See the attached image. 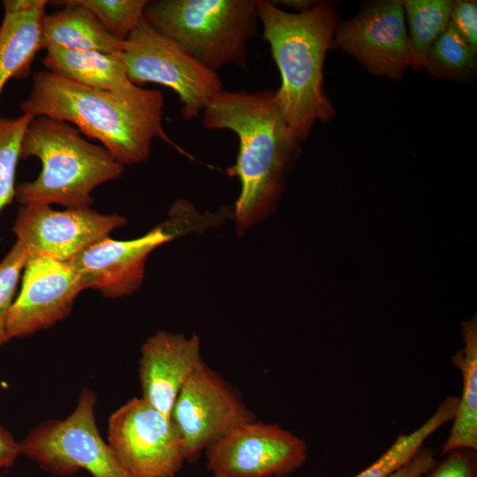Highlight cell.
Instances as JSON below:
<instances>
[{
    "mask_svg": "<svg viewBox=\"0 0 477 477\" xmlns=\"http://www.w3.org/2000/svg\"><path fill=\"white\" fill-rule=\"evenodd\" d=\"M201 116L205 129L229 130L238 137L231 173L241 189L233 216L238 231L245 232L272 210L301 141L286 123L277 89H222Z\"/></svg>",
    "mask_w": 477,
    "mask_h": 477,
    "instance_id": "obj_1",
    "label": "cell"
},
{
    "mask_svg": "<svg viewBox=\"0 0 477 477\" xmlns=\"http://www.w3.org/2000/svg\"><path fill=\"white\" fill-rule=\"evenodd\" d=\"M163 107L159 90L138 86L123 92L103 90L48 70L33 74L28 96L20 104L23 114L75 125L124 167L147 161L156 138L173 144L163 128Z\"/></svg>",
    "mask_w": 477,
    "mask_h": 477,
    "instance_id": "obj_2",
    "label": "cell"
},
{
    "mask_svg": "<svg viewBox=\"0 0 477 477\" xmlns=\"http://www.w3.org/2000/svg\"><path fill=\"white\" fill-rule=\"evenodd\" d=\"M257 12L281 75L277 93L286 123L303 141L316 122L335 114L324 89L323 64L337 30V11L328 1L288 12L272 1L257 0Z\"/></svg>",
    "mask_w": 477,
    "mask_h": 477,
    "instance_id": "obj_3",
    "label": "cell"
},
{
    "mask_svg": "<svg viewBox=\"0 0 477 477\" xmlns=\"http://www.w3.org/2000/svg\"><path fill=\"white\" fill-rule=\"evenodd\" d=\"M42 163L38 177L16 186L15 199L22 206L59 204L67 208H90L92 192L118 178L125 167L102 146L88 142L69 123L40 116L24 133L20 158Z\"/></svg>",
    "mask_w": 477,
    "mask_h": 477,
    "instance_id": "obj_4",
    "label": "cell"
},
{
    "mask_svg": "<svg viewBox=\"0 0 477 477\" xmlns=\"http://www.w3.org/2000/svg\"><path fill=\"white\" fill-rule=\"evenodd\" d=\"M144 19L217 72L248 67V42L257 34V0L148 1Z\"/></svg>",
    "mask_w": 477,
    "mask_h": 477,
    "instance_id": "obj_5",
    "label": "cell"
},
{
    "mask_svg": "<svg viewBox=\"0 0 477 477\" xmlns=\"http://www.w3.org/2000/svg\"><path fill=\"white\" fill-rule=\"evenodd\" d=\"M216 224L215 213L201 214L189 201L177 200L170 208L169 217L142 237L116 240L107 236L68 262L85 289L97 290L111 299L128 296L141 286L147 259L152 251L176 238Z\"/></svg>",
    "mask_w": 477,
    "mask_h": 477,
    "instance_id": "obj_6",
    "label": "cell"
},
{
    "mask_svg": "<svg viewBox=\"0 0 477 477\" xmlns=\"http://www.w3.org/2000/svg\"><path fill=\"white\" fill-rule=\"evenodd\" d=\"M96 394L85 388L74 410L63 420L42 422L19 442L21 455L57 476L83 469L93 477H132L99 432Z\"/></svg>",
    "mask_w": 477,
    "mask_h": 477,
    "instance_id": "obj_7",
    "label": "cell"
},
{
    "mask_svg": "<svg viewBox=\"0 0 477 477\" xmlns=\"http://www.w3.org/2000/svg\"><path fill=\"white\" fill-rule=\"evenodd\" d=\"M129 80L135 86L155 83L178 96L185 120L199 117L223 88L218 73L143 19L124 42L121 51Z\"/></svg>",
    "mask_w": 477,
    "mask_h": 477,
    "instance_id": "obj_8",
    "label": "cell"
},
{
    "mask_svg": "<svg viewBox=\"0 0 477 477\" xmlns=\"http://www.w3.org/2000/svg\"><path fill=\"white\" fill-rule=\"evenodd\" d=\"M107 443L132 477H174L186 462L171 418L142 398L128 400L110 415Z\"/></svg>",
    "mask_w": 477,
    "mask_h": 477,
    "instance_id": "obj_9",
    "label": "cell"
},
{
    "mask_svg": "<svg viewBox=\"0 0 477 477\" xmlns=\"http://www.w3.org/2000/svg\"><path fill=\"white\" fill-rule=\"evenodd\" d=\"M170 418L188 462L197 460L233 429L255 420L238 391L205 361L181 389Z\"/></svg>",
    "mask_w": 477,
    "mask_h": 477,
    "instance_id": "obj_10",
    "label": "cell"
},
{
    "mask_svg": "<svg viewBox=\"0 0 477 477\" xmlns=\"http://www.w3.org/2000/svg\"><path fill=\"white\" fill-rule=\"evenodd\" d=\"M205 452L213 477H287L304 466L308 449L303 439L280 425L254 420Z\"/></svg>",
    "mask_w": 477,
    "mask_h": 477,
    "instance_id": "obj_11",
    "label": "cell"
},
{
    "mask_svg": "<svg viewBox=\"0 0 477 477\" xmlns=\"http://www.w3.org/2000/svg\"><path fill=\"white\" fill-rule=\"evenodd\" d=\"M125 223L122 216L103 215L90 208L58 211L40 204L22 206L12 231L28 257L41 255L68 261Z\"/></svg>",
    "mask_w": 477,
    "mask_h": 477,
    "instance_id": "obj_12",
    "label": "cell"
},
{
    "mask_svg": "<svg viewBox=\"0 0 477 477\" xmlns=\"http://www.w3.org/2000/svg\"><path fill=\"white\" fill-rule=\"evenodd\" d=\"M334 42L375 75L398 80L415 70L402 1L369 4L336 30Z\"/></svg>",
    "mask_w": 477,
    "mask_h": 477,
    "instance_id": "obj_13",
    "label": "cell"
},
{
    "mask_svg": "<svg viewBox=\"0 0 477 477\" xmlns=\"http://www.w3.org/2000/svg\"><path fill=\"white\" fill-rule=\"evenodd\" d=\"M20 280L7 317L10 339L28 337L66 318L85 289L68 261L41 255L27 258Z\"/></svg>",
    "mask_w": 477,
    "mask_h": 477,
    "instance_id": "obj_14",
    "label": "cell"
},
{
    "mask_svg": "<svg viewBox=\"0 0 477 477\" xmlns=\"http://www.w3.org/2000/svg\"><path fill=\"white\" fill-rule=\"evenodd\" d=\"M203 361L196 334L186 337L158 330L140 348V398L170 417L181 389Z\"/></svg>",
    "mask_w": 477,
    "mask_h": 477,
    "instance_id": "obj_15",
    "label": "cell"
},
{
    "mask_svg": "<svg viewBox=\"0 0 477 477\" xmlns=\"http://www.w3.org/2000/svg\"><path fill=\"white\" fill-rule=\"evenodd\" d=\"M46 0H5L0 25V94L11 78H26L42 49Z\"/></svg>",
    "mask_w": 477,
    "mask_h": 477,
    "instance_id": "obj_16",
    "label": "cell"
},
{
    "mask_svg": "<svg viewBox=\"0 0 477 477\" xmlns=\"http://www.w3.org/2000/svg\"><path fill=\"white\" fill-rule=\"evenodd\" d=\"M51 3L63 8L45 14L42 26V49L107 53L123 50L124 42L110 34L92 12L75 0Z\"/></svg>",
    "mask_w": 477,
    "mask_h": 477,
    "instance_id": "obj_17",
    "label": "cell"
},
{
    "mask_svg": "<svg viewBox=\"0 0 477 477\" xmlns=\"http://www.w3.org/2000/svg\"><path fill=\"white\" fill-rule=\"evenodd\" d=\"M42 63L48 71L84 86L123 92L135 85L131 82L121 51H75L49 48Z\"/></svg>",
    "mask_w": 477,
    "mask_h": 477,
    "instance_id": "obj_18",
    "label": "cell"
},
{
    "mask_svg": "<svg viewBox=\"0 0 477 477\" xmlns=\"http://www.w3.org/2000/svg\"><path fill=\"white\" fill-rule=\"evenodd\" d=\"M464 346L451 362L462 375V390L451 420L452 426L442 446L443 455L457 449L477 450V323L473 318L462 324Z\"/></svg>",
    "mask_w": 477,
    "mask_h": 477,
    "instance_id": "obj_19",
    "label": "cell"
},
{
    "mask_svg": "<svg viewBox=\"0 0 477 477\" xmlns=\"http://www.w3.org/2000/svg\"><path fill=\"white\" fill-rule=\"evenodd\" d=\"M458 401V396H447L424 423L409 434L398 435L375 462L355 477H385L403 466L424 445L430 435L453 420Z\"/></svg>",
    "mask_w": 477,
    "mask_h": 477,
    "instance_id": "obj_20",
    "label": "cell"
},
{
    "mask_svg": "<svg viewBox=\"0 0 477 477\" xmlns=\"http://www.w3.org/2000/svg\"><path fill=\"white\" fill-rule=\"evenodd\" d=\"M402 4L409 26L407 34L415 70L425 68L430 48L450 24L453 2L406 0Z\"/></svg>",
    "mask_w": 477,
    "mask_h": 477,
    "instance_id": "obj_21",
    "label": "cell"
},
{
    "mask_svg": "<svg viewBox=\"0 0 477 477\" xmlns=\"http://www.w3.org/2000/svg\"><path fill=\"white\" fill-rule=\"evenodd\" d=\"M476 51L450 22L430 48L425 68L433 73L465 75L475 67Z\"/></svg>",
    "mask_w": 477,
    "mask_h": 477,
    "instance_id": "obj_22",
    "label": "cell"
},
{
    "mask_svg": "<svg viewBox=\"0 0 477 477\" xmlns=\"http://www.w3.org/2000/svg\"><path fill=\"white\" fill-rule=\"evenodd\" d=\"M33 118L27 114L15 118L0 117V212L15 198L21 141Z\"/></svg>",
    "mask_w": 477,
    "mask_h": 477,
    "instance_id": "obj_23",
    "label": "cell"
},
{
    "mask_svg": "<svg viewBox=\"0 0 477 477\" xmlns=\"http://www.w3.org/2000/svg\"><path fill=\"white\" fill-rule=\"evenodd\" d=\"M100 21L114 38L125 42L144 19L148 0H75Z\"/></svg>",
    "mask_w": 477,
    "mask_h": 477,
    "instance_id": "obj_24",
    "label": "cell"
},
{
    "mask_svg": "<svg viewBox=\"0 0 477 477\" xmlns=\"http://www.w3.org/2000/svg\"><path fill=\"white\" fill-rule=\"evenodd\" d=\"M28 255L15 243L0 262V349L10 341L6 322Z\"/></svg>",
    "mask_w": 477,
    "mask_h": 477,
    "instance_id": "obj_25",
    "label": "cell"
},
{
    "mask_svg": "<svg viewBox=\"0 0 477 477\" xmlns=\"http://www.w3.org/2000/svg\"><path fill=\"white\" fill-rule=\"evenodd\" d=\"M444 455L422 477H477V450L457 449Z\"/></svg>",
    "mask_w": 477,
    "mask_h": 477,
    "instance_id": "obj_26",
    "label": "cell"
},
{
    "mask_svg": "<svg viewBox=\"0 0 477 477\" xmlns=\"http://www.w3.org/2000/svg\"><path fill=\"white\" fill-rule=\"evenodd\" d=\"M450 24L477 50V4L475 1L453 2Z\"/></svg>",
    "mask_w": 477,
    "mask_h": 477,
    "instance_id": "obj_27",
    "label": "cell"
},
{
    "mask_svg": "<svg viewBox=\"0 0 477 477\" xmlns=\"http://www.w3.org/2000/svg\"><path fill=\"white\" fill-rule=\"evenodd\" d=\"M436 462L433 449L423 445L406 463L385 477H422Z\"/></svg>",
    "mask_w": 477,
    "mask_h": 477,
    "instance_id": "obj_28",
    "label": "cell"
},
{
    "mask_svg": "<svg viewBox=\"0 0 477 477\" xmlns=\"http://www.w3.org/2000/svg\"><path fill=\"white\" fill-rule=\"evenodd\" d=\"M21 455L20 443L0 425V471L10 468Z\"/></svg>",
    "mask_w": 477,
    "mask_h": 477,
    "instance_id": "obj_29",
    "label": "cell"
},
{
    "mask_svg": "<svg viewBox=\"0 0 477 477\" xmlns=\"http://www.w3.org/2000/svg\"><path fill=\"white\" fill-rule=\"evenodd\" d=\"M280 4L296 9L297 11H301L310 8L314 4L315 2L306 1V0H288V1H280Z\"/></svg>",
    "mask_w": 477,
    "mask_h": 477,
    "instance_id": "obj_30",
    "label": "cell"
}]
</instances>
